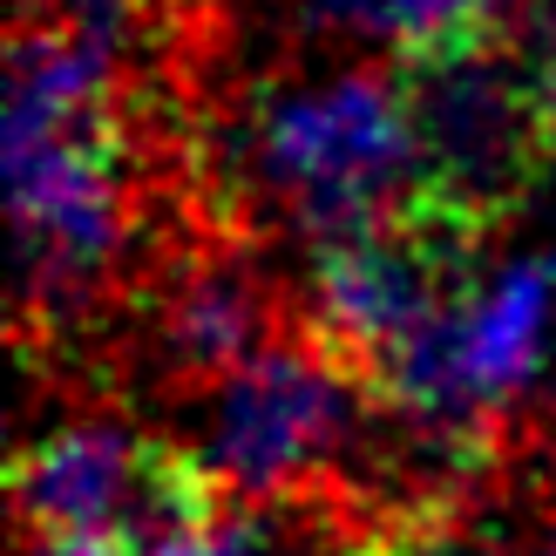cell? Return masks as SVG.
<instances>
[{
    "label": "cell",
    "mask_w": 556,
    "mask_h": 556,
    "mask_svg": "<svg viewBox=\"0 0 556 556\" xmlns=\"http://www.w3.org/2000/svg\"><path fill=\"white\" fill-rule=\"evenodd\" d=\"M401 96L421 156V198L434 211L495 238L543 198L556 170V129L509 35L401 62Z\"/></svg>",
    "instance_id": "5"
},
{
    "label": "cell",
    "mask_w": 556,
    "mask_h": 556,
    "mask_svg": "<svg viewBox=\"0 0 556 556\" xmlns=\"http://www.w3.org/2000/svg\"><path fill=\"white\" fill-rule=\"evenodd\" d=\"M190 421V448L231 503L265 516H346L367 482L387 407L374 380L299 319L225 387H211Z\"/></svg>",
    "instance_id": "2"
},
{
    "label": "cell",
    "mask_w": 556,
    "mask_h": 556,
    "mask_svg": "<svg viewBox=\"0 0 556 556\" xmlns=\"http://www.w3.org/2000/svg\"><path fill=\"white\" fill-rule=\"evenodd\" d=\"M14 516L41 549L163 556L231 516V495L190 441L109 401L62 407L14 455Z\"/></svg>",
    "instance_id": "3"
},
{
    "label": "cell",
    "mask_w": 556,
    "mask_h": 556,
    "mask_svg": "<svg viewBox=\"0 0 556 556\" xmlns=\"http://www.w3.org/2000/svg\"><path fill=\"white\" fill-rule=\"evenodd\" d=\"M177 156L190 217L299 252L421 198L401 68L367 62L258 75L190 123Z\"/></svg>",
    "instance_id": "1"
},
{
    "label": "cell",
    "mask_w": 556,
    "mask_h": 556,
    "mask_svg": "<svg viewBox=\"0 0 556 556\" xmlns=\"http://www.w3.org/2000/svg\"><path fill=\"white\" fill-rule=\"evenodd\" d=\"M556 340V258H509L476 278V292L407 353L374 374L387 414L428 434L516 441L530 401L549 380Z\"/></svg>",
    "instance_id": "6"
},
{
    "label": "cell",
    "mask_w": 556,
    "mask_h": 556,
    "mask_svg": "<svg viewBox=\"0 0 556 556\" xmlns=\"http://www.w3.org/2000/svg\"><path fill=\"white\" fill-rule=\"evenodd\" d=\"M75 8H81V0H21V21H62Z\"/></svg>",
    "instance_id": "9"
},
{
    "label": "cell",
    "mask_w": 556,
    "mask_h": 556,
    "mask_svg": "<svg viewBox=\"0 0 556 556\" xmlns=\"http://www.w3.org/2000/svg\"><path fill=\"white\" fill-rule=\"evenodd\" d=\"M482 252L489 231L414 198L374 225L299 252V319L374 380L476 292V278L489 271Z\"/></svg>",
    "instance_id": "7"
},
{
    "label": "cell",
    "mask_w": 556,
    "mask_h": 556,
    "mask_svg": "<svg viewBox=\"0 0 556 556\" xmlns=\"http://www.w3.org/2000/svg\"><path fill=\"white\" fill-rule=\"evenodd\" d=\"M326 556H374V543H367V536H359L353 522L340 516V536H332V549H326Z\"/></svg>",
    "instance_id": "10"
},
{
    "label": "cell",
    "mask_w": 556,
    "mask_h": 556,
    "mask_svg": "<svg viewBox=\"0 0 556 556\" xmlns=\"http://www.w3.org/2000/svg\"><path fill=\"white\" fill-rule=\"evenodd\" d=\"M530 0H305V21L326 35L387 48L394 62L462 48V41H495L522 21Z\"/></svg>",
    "instance_id": "8"
},
{
    "label": "cell",
    "mask_w": 556,
    "mask_h": 556,
    "mask_svg": "<svg viewBox=\"0 0 556 556\" xmlns=\"http://www.w3.org/2000/svg\"><path fill=\"white\" fill-rule=\"evenodd\" d=\"M292 326L299 278H278L271 244L184 217L129 286L96 359L156 401L198 407Z\"/></svg>",
    "instance_id": "4"
}]
</instances>
